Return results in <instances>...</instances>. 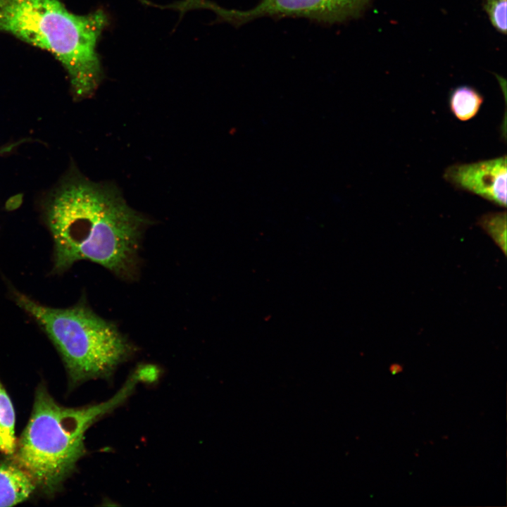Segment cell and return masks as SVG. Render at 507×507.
Listing matches in <instances>:
<instances>
[{"label": "cell", "mask_w": 507, "mask_h": 507, "mask_svg": "<svg viewBox=\"0 0 507 507\" xmlns=\"http://www.w3.org/2000/svg\"><path fill=\"white\" fill-rule=\"evenodd\" d=\"M45 219L54 243V270L97 263L123 279L136 275L142 234L150 223L112 182L71 169L49 197Z\"/></svg>", "instance_id": "cell-1"}, {"label": "cell", "mask_w": 507, "mask_h": 507, "mask_svg": "<svg viewBox=\"0 0 507 507\" xmlns=\"http://www.w3.org/2000/svg\"><path fill=\"white\" fill-rule=\"evenodd\" d=\"M137 384L128 378L113 398L98 404L66 407L40 384L31 415L15 451V462L32 478L36 489L53 496L85 454L84 434L98 420L121 404Z\"/></svg>", "instance_id": "cell-2"}, {"label": "cell", "mask_w": 507, "mask_h": 507, "mask_svg": "<svg viewBox=\"0 0 507 507\" xmlns=\"http://www.w3.org/2000/svg\"><path fill=\"white\" fill-rule=\"evenodd\" d=\"M108 18L76 15L58 0H0V31L49 51L63 64L77 99L91 96L103 71L96 46Z\"/></svg>", "instance_id": "cell-3"}, {"label": "cell", "mask_w": 507, "mask_h": 507, "mask_svg": "<svg viewBox=\"0 0 507 507\" xmlns=\"http://www.w3.org/2000/svg\"><path fill=\"white\" fill-rule=\"evenodd\" d=\"M14 299L55 346L72 387L90 380L109 379L137 350L113 322L100 317L84 303L56 308L19 292L14 293Z\"/></svg>", "instance_id": "cell-4"}, {"label": "cell", "mask_w": 507, "mask_h": 507, "mask_svg": "<svg viewBox=\"0 0 507 507\" xmlns=\"http://www.w3.org/2000/svg\"><path fill=\"white\" fill-rule=\"evenodd\" d=\"M373 0H261L246 10L227 9L210 2L208 8L223 22L236 27L261 18H306L324 24H339L361 17Z\"/></svg>", "instance_id": "cell-5"}, {"label": "cell", "mask_w": 507, "mask_h": 507, "mask_svg": "<svg viewBox=\"0 0 507 507\" xmlns=\"http://www.w3.org/2000/svg\"><path fill=\"white\" fill-rule=\"evenodd\" d=\"M506 156L448 166L444 179L457 189L477 195L506 207Z\"/></svg>", "instance_id": "cell-6"}, {"label": "cell", "mask_w": 507, "mask_h": 507, "mask_svg": "<svg viewBox=\"0 0 507 507\" xmlns=\"http://www.w3.org/2000/svg\"><path fill=\"white\" fill-rule=\"evenodd\" d=\"M35 489L32 478L15 462L0 461V507L23 502Z\"/></svg>", "instance_id": "cell-7"}, {"label": "cell", "mask_w": 507, "mask_h": 507, "mask_svg": "<svg viewBox=\"0 0 507 507\" xmlns=\"http://www.w3.org/2000/svg\"><path fill=\"white\" fill-rule=\"evenodd\" d=\"M484 101L483 96L476 89L461 85L452 89L449 97L451 112L461 121L473 118Z\"/></svg>", "instance_id": "cell-8"}, {"label": "cell", "mask_w": 507, "mask_h": 507, "mask_svg": "<svg viewBox=\"0 0 507 507\" xmlns=\"http://www.w3.org/2000/svg\"><path fill=\"white\" fill-rule=\"evenodd\" d=\"M15 415L11 400L0 381V453L13 455L16 449Z\"/></svg>", "instance_id": "cell-9"}, {"label": "cell", "mask_w": 507, "mask_h": 507, "mask_svg": "<svg viewBox=\"0 0 507 507\" xmlns=\"http://www.w3.org/2000/svg\"><path fill=\"white\" fill-rule=\"evenodd\" d=\"M479 225L487 232L506 252V213L491 212L482 215Z\"/></svg>", "instance_id": "cell-10"}, {"label": "cell", "mask_w": 507, "mask_h": 507, "mask_svg": "<svg viewBox=\"0 0 507 507\" xmlns=\"http://www.w3.org/2000/svg\"><path fill=\"white\" fill-rule=\"evenodd\" d=\"M482 6L494 28L506 35L507 0H484Z\"/></svg>", "instance_id": "cell-11"}, {"label": "cell", "mask_w": 507, "mask_h": 507, "mask_svg": "<svg viewBox=\"0 0 507 507\" xmlns=\"http://www.w3.org/2000/svg\"><path fill=\"white\" fill-rule=\"evenodd\" d=\"M403 368L399 364H393L389 368V371L392 375H396L402 372Z\"/></svg>", "instance_id": "cell-12"}, {"label": "cell", "mask_w": 507, "mask_h": 507, "mask_svg": "<svg viewBox=\"0 0 507 507\" xmlns=\"http://www.w3.org/2000/svg\"><path fill=\"white\" fill-rule=\"evenodd\" d=\"M18 144L20 143H15L13 144H10L0 148V155L11 151Z\"/></svg>", "instance_id": "cell-13"}]
</instances>
